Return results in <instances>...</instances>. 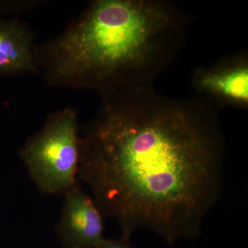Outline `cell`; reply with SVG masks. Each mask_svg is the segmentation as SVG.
Listing matches in <instances>:
<instances>
[{"instance_id": "cell-6", "label": "cell", "mask_w": 248, "mask_h": 248, "mask_svg": "<svg viewBox=\"0 0 248 248\" xmlns=\"http://www.w3.org/2000/svg\"><path fill=\"white\" fill-rule=\"evenodd\" d=\"M32 37L16 22H0V75L33 72L36 69Z\"/></svg>"}, {"instance_id": "cell-7", "label": "cell", "mask_w": 248, "mask_h": 248, "mask_svg": "<svg viewBox=\"0 0 248 248\" xmlns=\"http://www.w3.org/2000/svg\"><path fill=\"white\" fill-rule=\"evenodd\" d=\"M96 248H136L130 242V239L120 236L118 239L104 238Z\"/></svg>"}, {"instance_id": "cell-4", "label": "cell", "mask_w": 248, "mask_h": 248, "mask_svg": "<svg viewBox=\"0 0 248 248\" xmlns=\"http://www.w3.org/2000/svg\"><path fill=\"white\" fill-rule=\"evenodd\" d=\"M191 84L197 95L219 107L248 109V54H230L195 69Z\"/></svg>"}, {"instance_id": "cell-3", "label": "cell", "mask_w": 248, "mask_h": 248, "mask_svg": "<svg viewBox=\"0 0 248 248\" xmlns=\"http://www.w3.org/2000/svg\"><path fill=\"white\" fill-rule=\"evenodd\" d=\"M19 157L42 193L63 195L79 182L80 136L76 112H58L29 139Z\"/></svg>"}, {"instance_id": "cell-2", "label": "cell", "mask_w": 248, "mask_h": 248, "mask_svg": "<svg viewBox=\"0 0 248 248\" xmlns=\"http://www.w3.org/2000/svg\"><path fill=\"white\" fill-rule=\"evenodd\" d=\"M194 17L169 0H97L50 49L53 79L103 95L155 88Z\"/></svg>"}, {"instance_id": "cell-1", "label": "cell", "mask_w": 248, "mask_h": 248, "mask_svg": "<svg viewBox=\"0 0 248 248\" xmlns=\"http://www.w3.org/2000/svg\"><path fill=\"white\" fill-rule=\"evenodd\" d=\"M103 97L80 135L78 180L124 237L140 229L169 244L198 237L223 191L221 108L201 96L179 99L155 88Z\"/></svg>"}, {"instance_id": "cell-5", "label": "cell", "mask_w": 248, "mask_h": 248, "mask_svg": "<svg viewBox=\"0 0 248 248\" xmlns=\"http://www.w3.org/2000/svg\"><path fill=\"white\" fill-rule=\"evenodd\" d=\"M61 216L55 227L64 248H96L104 239V217L79 182L63 195Z\"/></svg>"}]
</instances>
